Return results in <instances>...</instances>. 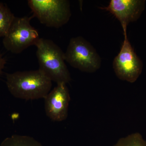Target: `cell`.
Returning a JSON list of instances; mask_svg holds the SVG:
<instances>
[{
  "mask_svg": "<svg viewBox=\"0 0 146 146\" xmlns=\"http://www.w3.org/2000/svg\"><path fill=\"white\" fill-rule=\"evenodd\" d=\"M6 84L11 94L21 99H44L52 86L51 80L39 69L7 74Z\"/></svg>",
  "mask_w": 146,
  "mask_h": 146,
  "instance_id": "6da1fadb",
  "label": "cell"
},
{
  "mask_svg": "<svg viewBox=\"0 0 146 146\" xmlns=\"http://www.w3.org/2000/svg\"><path fill=\"white\" fill-rule=\"evenodd\" d=\"M35 46L39 70L57 84L69 83L70 74L65 63V53L60 47L52 40L40 38Z\"/></svg>",
  "mask_w": 146,
  "mask_h": 146,
  "instance_id": "7a4b0ae2",
  "label": "cell"
},
{
  "mask_svg": "<svg viewBox=\"0 0 146 146\" xmlns=\"http://www.w3.org/2000/svg\"><path fill=\"white\" fill-rule=\"evenodd\" d=\"M33 17L47 27L59 28L70 20L71 12L67 0H29Z\"/></svg>",
  "mask_w": 146,
  "mask_h": 146,
  "instance_id": "3957f363",
  "label": "cell"
},
{
  "mask_svg": "<svg viewBox=\"0 0 146 146\" xmlns=\"http://www.w3.org/2000/svg\"><path fill=\"white\" fill-rule=\"evenodd\" d=\"M65 58L73 68L85 72H95L101 66L100 56L94 47L82 36L70 39Z\"/></svg>",
  "mask_w": 146,
  "mask_h": 146,
  "instance_id": "277c9868",
  "label": "cell"
},
{
  "mask_svg": "<svg viewBox=\"0 0 146 146\" xmlns=\"http://www.w3.org/2000/svg\"><path fill=\"white\" fill-rule=\"evenodd\" d=\"M32 17H15L9 30L3 37L5 48L11 52L18 54L35 44L40 39L38 32L31 24Z\"/></svg>",
  "mask_w": 146,
  "mask_h": 146,
  "instance_id": "5b68a950",
  "label": "cell"
},
{
  "mask_svg": "<svg viewBox=\"0 0 146 146\" xmlns=\"http://www.w3.org/2000/svg\"><path fill=\"white\" fill-rule=\"evenodd\" d=\"M119 52L113 60V68L116 76L123 81L133 83L143 71V64L129 41L127 32Z\"/></svg>",
  "mask_w": 146,
  "mask_h": 146,
  "instance_id": "8992f818",
  "label": "cell"
},
{
  "mask_svg": "<svg viewBox=\"0 0 146 146\" xmlns=\"http://www.w3.org/2000/svg\"><path fill=\"white\" fill-rule=\"evenodd\" d=\"M145 7V0H111L108 6L100 7L112 14L119 21L123 31L130 23L140 18Z\"/></svg>",
  "mask_w": 146,
  "mask_h": 146,
  "instance_id": "52a82bcc",
  "label": "cell"
},
{
  "mask_svg": "<svg viewBox=\"0 0 146 146\" xmlns=\"http://www.w3.org/2000/svg\"><path fill=\"white\" fill-rule=\"evenodd\" d=\"M44 99L45 111L50 119L58 122L67 119L70 97L66 84H58Z\"/></svg>",
  "mask_w": 146,
  "mask_h": 146,
  "instance_id": "ba28073f",
  "label": "cell"
},
{
  "mask_svg": "<svg viewBox=\"0 0 146 146\" xmlns=\"http://www.w3.org/2000/svg\"><path fill=\"white\" fill-rule=\"evenodd\" d=\"M15 17L7 6L0 2V38L7 34Z\"/></svg>",
  "mask_w": 146,
  "mask_h": 146,
  "instance_id": "9c48e42d",
  "label": "cell"
},
{
  "mask_svg": "<svg viewBox=\"0 0 146 146\" xmlns=\"http://www.w3.org/2000/svg\"><path fill=\"white\" fill-rule=\"evenodd\" d=\"M0 146H42V144L31 136L13 135L5 139Z\"/></svg>",
  "mask_w": 146,
  "mask_h": 146,
  "instance_id": "30bf717a",
  "label": "cell"
},
{
  "mask_svg": "<svg viewBox=\"0 0 146 146\" xmlns=\"http://www.w3.org/2000/svg\"><path fill=\"white\" fill-rule=\"evenodd\" d=\"M113 146H146V140L141 133L135 132L120 138Z\"/></svg>",
  "mask_w": 146,
  "mask_h": 146,
  "instance_id": "8fae6325",
  "label": "cell"
},
{
  "mask_svg": "<svg viewBox=\"0 0 146 146\" xmlns=\"http://www.w3.org/2000/svg\"><path fill=\"white\" fill-rule=\"evenodd\" d=\"M6 63V60L3 56L2 54L0 53V77L3 73V70Z\"/></svg>",
  "mask_w": 146,
  "mask_h": 146,
  "instance_id": "7c38bea8",
  "label": "cell"
}]
</instances>
